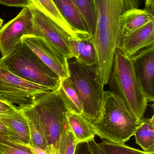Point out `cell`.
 <instances>
[{"label":"cell","instance_id":"1","mask_svg":"<svg viewBox=\"0 0 154 154\" xmlns=\"http://www.w3.org/2000/svg\"><path fill=\"white\" fill-rule=\"evenodd\" d=\"M110 91L124 103L131 114L138 120L143 118L148 100L135 71L132 59L117 48L108 83Z\"/></svg>","mask_w":154,"mask_h":154},{"label":"cell","instance_id":"2","mask_svg":"<svg viewBox=\"0 0 154 154\" xmlns=\"http://www.w3.org/2000/svg\"><path fill=\"white\" fill-rule=\"evenodd\" d=\"M140 121L118 96L111 91H105L99 119L92 124L96 135L101 139L124 144L134 135Z\"/></svg>","mask_w":154,"mask_h":154},{"label":"cell","instance_id":"3","mask_svg":"<svg viewBox=\"0 0 154 154\" xmlns=\"http://www.w3.org/2000/svg\"><path fill=\"white\" fill-rule=\"evenodd\" d=\"M47 142V154H59L60 141L70 129L67 117L68 110L58 91L41 97L32 105Z\"/></svg>","mask_w":154,"mask_h":154},{"label":"cell","instance_id":"4","mask_svg":"<svg viewBox=\"0 0 154 154\" xmlns=\"http://www.w3.org/2000/svg\"><path fill=\"white\" fill-rule=\"evenodd\" d=\"M2 59L5 67L21 79L53 91L58 89L60 77L22 42L10 55Z\"/></svg>","mask_w":154,"mask_h":154},{"label":"cell","instance_id":"5","mask_svg":"<svg viewBox=\"0 0 154 154\" xmlns=\"http://www.w3.org/2000/svg\"><path fill=\"white\" fill-rule=\"evenodd\" d=\"M68 62V79L83 104V115L91 123H96L100 116L105 93L96 66H85L76 60Z\"/></svg>","mask_w":154,"mask_h":154},{"label":"cell","instance_id":"6","mask_svg":"<svg viewBox=\"0 0 154 154\" xmlns=\"http://www.w3.org/2000/svg\"><path fill=\"white\" fill-rule=\"evenodd\" d=\"M52 91L15 75L5 67L0 58V99L24 108L33 105L41 97Z\"/></svg>","mask_w":154,"mask_h":154},{"label":"cell","instance_id":"7","mask_svg":"<svg viewBox=\"0 0 154 154\" xmlns=\"http://www.w3.org/2000/svg\"><path fill=\"white\" fill-rule=\"evenodd\" d=\"M122 37V30L112 29L96 32L92 37L96 54V70L104 86L109 81L115 52L121 46Z\"/></svg>","mask_w":154,"mask_h":154},{"label":"cell","instance_id":"8","mask_svg":"<svg viewBox=\"0 0 154 154\" xmlns=\"http://www.w3.org/2000/svg\"><path fill=\"white\" fill-rule=\"evenodd\" d=\"M30 6L33 14L32 35L41 37L62 57L68 60L72 59L69 35L49 17L36 8Z\"/></svg>","mask_w":154,"mask_h":154},{"label":"cell","instance_id":"9","mask_svg":"<svg viewBox=\"0 0 154 154\" xmlns=\"http://www.w3.org/2000/svg\"><path fill=\"white\" fill-rule=\"evenodd\" d=\"M33 14L30 6L23 8L20 13L0 29V52L2 58L10 55L25 35H32Z\"/></svg>","mask_w":154,"mask_h":154},{"label":"cell","instance_id":"10","mask_svg":"<svg viewBox=\"0 0 154 154\" xmlns=\"http://www.w3.org/2000/svg\"><path fill=\"white\" fill-rule=\"evenodd\" d=\"M97 22L96 32L105 29H122L120 18L124 12L138 8L140 0H94Z\"/></svg>","mask_w":154,"mask_h":154},{"label":"cell","instance_id":"11","mask_svg":"<svg viewBox=\"0 0 154 154\" xmlns=\"http://www.w3.org/2000/svg\"><path fill=\"white\" fill-rule=\"evenodd\" d=\"M21 42L61 80L69 77L68 60L53 49L44 39L34 35H25L22 38Z\"/></svg>","mask_w":154,"mask_h":154},{"label":"cell","instance_id":"12","mask_svg":"<svg viewBox=\"0 0 154 154\" xmlns=\"http://www.w3.org/2000/svg\"><path fill=\"white\" fill-rule=\"evenodd\" d=\"M135 71L148 101L154 100V46L131 58Z\"/></svg>","mask_w":154,"mask_h":154},{"label":"cell","instance_id":"13","mask_svg":"<svg viewBox=\"0 0 154 154\" xmlns=\"http://www.w3.org/2000/svg\"><path fill=\"white\" fill-rule=\"evenodd\" d=\"M154 46V20L122 37L120 48L131 58L146 48Z\"/></svg>","mask_w":154,"mask_h":154},{"label":"cell","instance_id":"14","mask_svg":"<svg viewBox=\"0 0 154 154\" xmlns=\"http://www.w3.org/2000/svg\"><path fill=\"white\" fill-rule=\"evenodd\" d=\"M0 121L9 132L8 137L11 140L22 144H29L30 134L28 121L19 108L15 113L0 116Z\"/></svg>","mask_w":154,"mask_h":154},{"label":"cell","instance_id":"15","mask_svg":"<svg viewBox=\"0 0 154 154\" xmlns=\"http://www.w3.org/2000/svg\"><path fill=\"white\" fill-rule=\"evenodd\" d=\"M62 17L80 39L92 38L86 25L72 0H52Z\"/></svg>","mask_w":154,"mask_h":154},{"label":"cell","instance_id":"16","mask_svg":"<svg viewBox=\"0 0 154 154\" xmlns=\"http://www.w3.org/2000/svg\"><path fill=\"white\" fill-rule=\"evenodd\" d=\"M69 44L71 57L78 63L86 66L96 65V54L92 38L80 39L70 37Z\"/></svg>","mask_w":154,"mask_h":154},{"label":"cell","instance_id":"17","mask_svg":"<svg viewBox=\"0 0 154 154\" xmlns=\"http://www.w3.org/2000/svg\"><path fill=\"white\" fill-rule=\"evenodd\" d=\"M152 20H154V15L144 9L134 8L126 11L120 18L123 36L143 27Z\"/></svg>","mask_w":154,"mask_h":154},{"label":"cell","instance_id":"18","mask_svg":"<svg viewBox=\"0 0 154 154\" xmlns=\"http://www.w3.org/2000/svg\"><path fill=\"white\" fill-rule=\"evenodd\" d=\"M67 116L70 130L78 143L95 138L96 134L93 125L83 114L68 111Z\"/></svg>","mask_w":154,"mask_h":154},{"label":"cell","instance_id":"19","mask_svg":"<svg viewBox=\"0 0 154 154\" xmlns=\"http://www.w3.org/2000/svg\"><path fill=\"white\" fill-rule=\"evenodd\" d=\"M29 2L30 6L36 8L49 17L61 27L70 37L79 38L77 34L62 17L52 0H29Z\"/></svg>","mask_w":154,"mask_h":154},{"label":"cell","instance_id":"20","mask_svg":"<svg viewBox=\"0 0 154 154\" xmlns=\"http://www.w3.org/2000/svg\"><path fill=\"white\" fill-rule=\"evenodd\" d=\"M19 108L28 121L30 134V144L38 146L47 153L48 146L46 138L41 127L34 108L31 105Z\"/></svg>","mask_w":154,"mask_h":154},{"label":"cell","instance_id":"21","mask_svg":"<svg viewBox=\"0 0 154 154\" xmlns=\"http://www.w3.org/2000/svg\"><path fill=\"white\" fill-rule=\"evenodd\" d=\"M134 135L136 142L144 151L154 152V119L142 118Z\"/></svg>","mask_w":154,"mask_h":154},{"label":"cell","instance_id":"22","mask_svg":"<svg viewBox=\"0 0 154 154\" xmlns=\"http://www.w3.org/2000/svg\"><path fill=\"white\" fill-rule=\"evenodd\" d=\"M58 90L61 95L69 112L83 114V104L68 78L61 80Z\"/></svg>","mask_w":154,"mask_h":154},{"label":"cell","instance_id":"23","mask_svg":"<svg viewBox=\"0 0 154 154\" xmlns=\"http://www.w3.org/2000/svg\"><path fill=\"white\" fill-rule=\"evenodd\" d=\"M82 15L92 37L96 29L97 16L94 0H72Z\"/></svg>","mask_w":154,"mask_h":154},{"label":"cell","instance_id":"24","mask_svg":"<svg viewBox=\"0 0 154 154\" xmlns=\"http://www.w3.org/2000/svg\"><path fill=\"white\" fill-rule=\"evenodd\" d=\"M0 154H33L27 145L19 143L7 136L0 135Z\"/></svg>","mask_w":154,"mask_h":154},{"label":"cell","instance_id":"25","mask_svg":"<svg viewBox=\"0 0 154 154\" xmlns=\"http://www.w3.org/2000/svg\"><path fill=\"white\" fill-rule=\"evenodd\" d=\"M107 154H154V152H145L126 145L104 140L99 144Z\"/></svg>","mask_w":154,"mask_h":154},{"label":"cell","instance_id":"26","mask_svg":"<svg viewBox=\"0 0 154 154\" xmlns=\"http://www.w3.org/2000/svg\"><path fill=\"white\" fill-rule=\"evenodd\" d=\"M77 143L71 130H68L60 141L59 154H74Z\"/></svg>","mask_w":154,"mask_h":154},{"label":"cell","instance_id":"27","mask_svg":"<svg viewBox=\"0 0 154 154\" xmlns=\"http://www.w3.org/2000/svg\"><path fill=\"white\" fill-rule=\"evenodd\" d=\"M19 109V107L0 99V116L14 114Z\"/></svg>","mask_w":154,"mask_h":154},{"label":"cell","instance_id":"28","mask_svg":"<svg viewBox=\"0 0 154 154\" xmlns=\"http://www.w3.org/2000/svg\"><path fill=\"white\" fill-rule=\"evenodd\" d=\"M0 4L6 6L23 8L30 6L29 0H0Z\"/></svg>","mask_w":154,"mask_h":154},{"label":"cell","instance_id":"29","mask_svg":"<svg viewBox=\"0 0 154 154\" xmlns=\"http://www.w3.org/2000/svg\"><path fill=\"white\" fill-rule=\"evenodd\" d=\"M87 142L92 154H107L99 144L96 142L94 138L90 139Z\"/></svg>","mask_w":154,"mask_h":154},{"label":"cell","instance_id":"30","mask_svg":"<svg viewBox=\"0 0 154 154\" xmlns=\"http://www.w3.org/2000/svg\"><path fill=\"white\" fill-rule=\"evenodd\" d=\"M74 154H92L87 142H81L77 144Z\"/></svg>","mask_w":154,"mask_h":154},{"label":"cell","instance_id":"31","mask_svg":"<svg viewBox=\"0 0 154 154\" xmlns=\"http://www.w3.org/2000/svg\"><path fill=\"white\" fill-rule=\"evenodd\" d=\"M144 9L154 15V0H145Z\"/></svg>","mask_w":154,"mask_h":154},{"label":"cell","instance_id":"32","mask_svg":"<svg viewBox=\"0 0 154 154\" xmlns=\"http://www.w3.org/2000/svg\"><path fill=\"white\" fill-rule=\"evenodd\" d=\"M27 146L31 149L33 154H47L44 150L41 149L39 147L34 145L29 144L27 145Z\"/></svg>","mask_w":154,"mask_h":154},{"label":"cell","instance_id":"33","mask_svg":"<svg viewBox=\"0 0 154 154\" xmlns=\"http://www.w3.org/2000/svg\"><path fill=\"white\" fill-rule=\"evenodd\" d=\"M9 132L5 126L0 121V135L8 136Z\"/></svg>","mask_w":154,"mask_h":154},{"label":"cell","instance_id":"34","mask_svg":"<svg viewBox=\"0 0 154 154\" xmlns=\"http://www.w3.org/2000/svg\"><path fill=\"white\" fill-rule=\"evenodd\" d=\"M3 20L2 19V18H0V28L2 27V25L3 23Z\"/></svg>","mask_w":154,"mask_h":154}]
</instances>
